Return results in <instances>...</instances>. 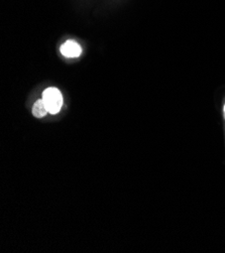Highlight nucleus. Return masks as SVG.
<instances>
[{"label":"nucleus","instance_id":"obj_1","mask_svg":"<svg viewBox=\"0 0 225 253\" xmlns=\"http://www.w3.org/2000/svg\"><path fill=\"white\" fill-rule=\"evenodd\" d=\"M43 100L48 110V113L57 114L63 106V96L57 88H47L43 93Z\"/></svg>","mask_w":225,"mask_h":253},{"label":"nucleus","instance_id":"obj_4","mask_svg":"<svg viewBox=\"0 0 225 253\" xmlns=\"http://www.w3.org/2000/svg\"><path fill=\"white\" fill-rule=\"evenodd\" d=\"M224 115H225V105H224Z\"/></svg>","mask_w":225,"mask_h":253},{"label":"nucleus","instance_id":"obj_3","mask_svg":"<svg viewBox=\"0 0 225 253\" xmlns=\"http://www.w3.org/2000/svg\"><path fill=\"white\" fill-rule=\"evenodd\" d=\"M48 113V110L45 106V103L44 102L43 98L39 99L37 102L33 106V114L37 118H42L45 117Z\"/></svg>","mask_w":225,"mask_h":253},{"label":"nucleus","instance_id":"obj_2","mask_svg":"<svg viewBox=\"0 0 225 253\" xmlns=\"http://www.w3.org/2000/svg\"><path fill=\"white\" fill-rule=\"evenodd\" d=\"M61 53L67 58H76L81 55L82 48L76 42L68 41L61 46Z\"/></svg>","mask_w":225,"mask_h":253}]
</instances>
